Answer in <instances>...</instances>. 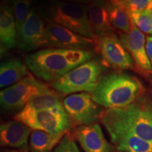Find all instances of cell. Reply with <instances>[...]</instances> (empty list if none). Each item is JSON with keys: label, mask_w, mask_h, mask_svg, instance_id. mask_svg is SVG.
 <instances>
[{"label": "cell", "mask_w": 152, "mask_h": 152, "mask_svg": "<svg viewBox=\"0 0 152 152\" xmlns=\"http://www.w3.org/2000/svg\"><path fill=\"white\" fill-rule=\"evenodd\" d=\"M64 106L72 124L77 126L96 123L104 111L90 92L68 95L64 99Z\"/></svg>", "instance_id": "30bf717a"}, {"label": "cell", "mask_w": 152, "mask_h": 152, "mask_svg": "<svg viewBox=\"0 0 152 152\" xmlns=\"http://www.w3.org/2000/svg\"><path fill=\"white\" fill-rule=\"evenodd\" d=\"M149 15H150V17H151V18L152 20V9L149 11Z\"/></svg>", "instance_id": "4dcf8cb0"}, {"label": "cell", "mask_w": 152, "mask_h": 152, "mask_svg": "<svg viewBox=\"0 0 152 152\" xmlns=\"http://www.w3.org/2000/svg\"><path fill=\"white\" fill-rule=\"evenodd\" d=\"M28 73V66L19 58L5 61L0 66V87L11 86L23 79Z\"/></svg>", "instance_id": "ac0fdd59"}, {"label": "cell", "mask_w": 152, "mask_h": 152, "mask_svg": "<svg viewBox=\"0 0 152 152\" xmlns=\"http://www.w3.org/2000/svg\"><path fill=\"white\" fill-rule=\"evenodd\" d=\"M67 132L53 134L41 130H33L30 136L31 152H52L60 143Z\"/></svg>", "instance_id": "d6986e66"}, {"label": "cell", "mask_w": 152, "mask_h": 152, "mask_svg": "<svg viewBox=\"0 0 152 152\" xmlns=\"http://www.w3.org/2000/svg\"><path fill=\"white\" fill-rule=\"evenodd\" d=\"M61 94L51 89L48 92L35 96L30 101L24 109L31 110L55 109L64 108Z\"/></svg>", "instance_id": "ffe728a7"}, {"label": "cell", "mask_w": 152, "mask_h": 152, "mask_svg": "<svg viewBox=\"0 0 152 152\" xmlns=\"http://www.w3.org/2000/svg\"><path fill=\"white\" fill-rule=\"evenodd\" d=\"M2 152H19L16 150H14V149H7V150H4Z\"/></svg>", "instance_id": "f546056e"}, {"label": "cell", "mask_w": 152, "mask_h": 152, "mask_svg": "<svg viewBox=\"0 0 152 152\" xmlns=\"http://www.w3.org/2000/svg\"><path fill=\"white\" fill-rule=\"evenodd\" d=\"M94 55V51L48 48L27 55L26 64L34 75L51 83L92 60Z\"/></svg>", "instance_id": "6da1fadb"}, {"label": "cell", "mask_w": 152, "mask_h": 152, "mask_svg": "<svg viewBox=\"0 0 152 152\" xmlns=\"http://www.w3.org/2000/svg\"><path fill=\"white\" fill-rule=\"evenodd\" d=\"M58 1H64V2L69 3H75V4H89L92 0H58Z\"/></svg>", "instance_id": "83f0119b"}, {"label": "cell", "mask_w": 152, "mask_h": 152, "mask_svg": "<svg viewBox=\"0 0 152 152\" xmlns=\"http://www.w3.org/2000/svg\"><path fill=\"white\" fill-rule=\"evenodd\" d=\"M106 1H110V2L113 3V4H115L118 5V0H106Z\"/></svg>", "instance_id": "f1b7e54d"}, {"label": "cell", "mask_w": 152, "mask_h": 152, "mask_svg": "<svg viewBox=\"0 0 152 152\" xmlns=\"http://www.w3.org/2000/svg\"><path fill=\"white\" fill-rule=\"evenodd\" d=\"M87 5L46 0L37 8L40 16L47 23H52L78 33L96 42L91 27Z\"/></svg>", "instance_id": "3957f363"}, {"label": "cell", "mask_w": 152, "mask_h": 152, "mask_svg": "<svg viewBox=\"0 0 152 152\" xmlns=\"http://www.w3.org/2000/svg\"><path fill=\"white\" fill-rule=\"evenodd\" d=\"M146 50L152 66V35H149L146 37Z\"/></svg>", "instance_id": "484cf974"}, {"label": "cell", "mask_w": 152, "mask_h": 152, "mask_svg": "<svg viewBox=\"0 0 152 152\" xmlns=\"http://www.w3.org/2000/svg\"><path fill=\"white\" fill-rule=\"evenodd\" d=\"M95 52L99 54L101 62L105 67L118 71L135 70V64L132 56L125 48L116 34H106L96 40Z\"/></svg>", "instance_id": "9c48e42d"}, {"label": "cell", "mask_w": 152, "mask_h": 152, "mask_svg": "<svg viewBox=\"0 0 152 152\" xmlns=\"http://www.w3.org/2000/svg\"><path fill=\"white\" fill-rule=\"evenodd\" d=\"M32 129L25 123L14 120L1 123L0 126V144L1 147L25 149L28 147Z\"/></svg>", "instance_id": "9a60e30c"}, {"label": "cell", "mask_w": 152, "mask_h": 152, "mask_svg": "<svg viewBox=\"0 0 152 152\" xmlns=\"http://www.w3.org/2000/svg\"><path fill=\"white\" fill-rule=\"evenodd\" d=\"M132 23L139 28L142 33L152 35V20L150 17L149 11L128 13Z\"/></svg>", "instance_id": "603a6c76"}, {"label": "cell", "mask_w": 152, "mask_h": 152, "mask_svg": "<svg viewBox=\"0 0 152 152\" xmlns=\"http://www.w3.org/2000/svg\"><path fill=\"white\" fill-rule=\"evenodd\" d=\"M143 87L137 78L129 74L114 72L102 76L91 93L95 102L107 109H121L134 102Z\"/></svg>", "instance_id": "7a4b0ae2"}, {"label": "cell", "mask_w": 152, "mask_h": 152, "mask_svg": "<svg viewBox=\"0 0 152 152\" xmlns=\"http://www.w3.org/2000/svg\"><path fill=\"white\" fill-rule=\"evenodd\" d=\"M100 121L119 151L152 152L151 143L139 137L107 109L104 110Z\"/></svg>", "instance_id": "ba28073f"}, {"label": "cell", "mask_w": 152, "mask_h": 152, "mask_svg": "<svg viewBox=\"0 0 152 152\" xmlns=\"http://www.w3.org/2000/svg\"><path fill=\"white\" fill-rule=\"evenodd\" d=\"M74 135L85 152H113V147L97 123L77 126Z\"/></svg>", "instance_id": "5bb4252c"}, {"label": "cell", "mask_w": 152, "mask_h": 152, "mask_svg": "<svg viewBox=\"0 0 152 152\" xmlns=\"http://www.w3.org/2000/svg\"><path fill=\"white\" fill-rule=\"evenodd\" d=\"M121 43L130 53L139 72L144 75L152 74V66L146 50V37L144 34L133 24L128 33H119Z\"/></svg>", "instance_id": "4fadbf2b"}, {"label": "cell", "mask_w": 152, "mask_h": 152, "mask_svg": "<svg viewBox=\"0 0 152 152\" xmlns=\"http://www.w3.org/2000/svg\"><path fill=\"white\" fill-rule=\"evenodd\" d=\"M118 5L128 13L149 11L152 9V0H118Z\"/></svg>", "instance_id": "cb8c5ba5"}, {"label": "cell", "mask_w": 152, "mask_h": 152, "mask_svg": "<svg viewBox=\"0 0 152 152\" xmlns=\"http://www.w3.org/2000/svg\"><path fill=\"white\" fill-rule=\"evenodd\" d=\"M45 28V20L40 16L37 9L32 7L21 32L18 36L17 45L19 49L24 52H30L46 47Z\"/></svg>", "instance_id": "7c38bea8"}, {"label": "cell", "mask_w": 152, "mask_h": 152, "mask_svg": "<svg viewBox=\"0 0 152 152\" xmlns=\"http://www.w3.org/2000/svg\"><path fill=\"white\" fill-rule=\"evenodd\" d=\"M47 47L54 49L94 51L96 42L59 25L47 23L45 28Z\"/></svg>", "instance_id": "8fae6325"}, {"label": "cell", "mask_w": 152, "mask_h": 152, "mask_svg": "<svg viewBox=\"0 0 152 152\" xmlns=\"http://www.w3.org/2000/svg\"><path fill=\"white\" fill-rule=\"evenodd\" d=\"M67 152H80L77 144H76L75 142L74 141L72 138H71V141H70L69 146H68Z\"/></svg>", "instance_id": "4316f807"}, {"label": "cell", "mask_w": 152, "mask_h": 152, "mask_svg": "<svg viewBox=\"0 0 152 152\" xmlns=\"http://www.w3.org/2000/svg\"><path fill=\"white\" fill-rule=\"evenodd\" d=\"M14 119L25 123L32 130L53 134L68 132L72 125L64 108L45 110L23 109L15 115Z\"/></svg>", "instance_id": "52a82bcc"}, {"label": "cell", "mask_w": 152, "mask_h": 152, "mask_svg": "<svg viewBox=\"0 0 152 152\" xmlns=\"http://www.w3.org/2000/svg\"><path fill=\"white\" fill-rule=\"evenodd\" d=\"M18 41V32L12 7L2 1L0 6V42L1 54L14 48Z\"/></svg>", "instance_id": "2e32d148"}, {"label": "cell", "mask_w": 152, "mask_h": 152, "mask_svg": "<svg viewBox=\"0 0 152 152\" xmlns=\"http://www.w3.org/2000/svg\"><path fill=\"white\" fill-rule=\"evenodd\" d=\"M142 140L152 144V103L140 95L130 105L121 109H107Z\"/></svg>", "instance_id": "5b68a950"}, {"label": "cell", "mask_w": 152, "mask_h": 152, "mask_svg": "<svg viewBox=\"0 0 152 152\" xmlns=\"http://www.w3.org/2000/svg\"><path fill=\"white\" fill-rule=\"evenodd\" d=\"M71 140V136H70V134L67 132L65 135H64V137H63L61 141L60 142V143L58 144V146L55 148V149L53 152H67Z\"/></svg>", "instance_id": "d4e9b609"}, {"label": "cell", "mask_w": 152, "mask_h": 152, "mask_svg": "<svg viewBox=\"0 0 152 152\" xmlns=\"http://www.w3.org/2000/svg\"><path fill=\"white\" fill-rule=\"evenodd\" d=\"M108 9L112 27L120 33H128L133 23L128 11L121 6L108 1Z\"/></svg>", "instance_id": "44dd1931"}, {"label": "cell", "mask_w": 152, "mask_h": 152, "mask_svg": "<svg viewBox=\"0 0 152 152\" xmlns=\"http://www.w3.org/2000/svg\"><path fill=\"white\" fill-rule=\"evenodd\" d=\"M32 0H11V7L16 20L18 36L20 35L30 10Z\"/></svg>", "instance_id": "7402d4cb"}, {"label": "cell", "mask_w": 152, "mask_h": 152, "mask_svg": "<svg viewBox=\"0 0 152 152\" xmlns=\"http://www.w3.org/2000/svg\"><path fill=\"white\" fill-rule=\"evenodd\" d=\"M50 90L47 85L37 80L29 73L21 80L1 90V110L9 114L18 113L32 99Z\"/></svg>", "instance_id": "8992f818"}, {"label": "cell", "mask_w": 152, "mask_h": 152, "mask_svg": "<svg viewBox=\"0 0 152 152\" xmlns=\"http://www.w3.org/2000/svg\"><path fill=\"white\" fill-rule=\"evenodd\" d=\"M87 7L90 26L96 38L113 32L110 21L108 1L92 0Z\"/></svg>", "instance_id": "e0dca14e"}, {"label": "cell", "mask_w": 152, "mask_h": 152, "mask_svg": "<svg viewBox=\"0 0 152 152\" xmlns=\"http://www.w3.org/2000/svg\"><path fill=\"white\" fill-rule=\"evenodd\" d=\"M105 66L101 61L92 59L77 66L50 83L54 90L61 94L76 92L92 93L103 75Z\"/></svg>", "instance_id": "277c9868"}]
</instances>
